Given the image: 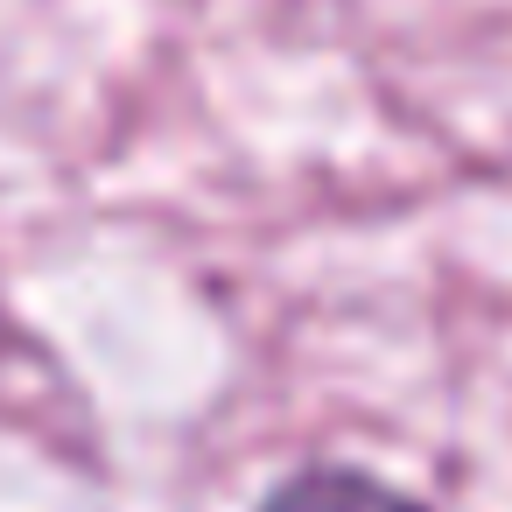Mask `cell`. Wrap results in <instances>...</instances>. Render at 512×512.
I'll use <instances>...</instances> for the list:
<instances>
[{
  "instance_id": "1",
  "label": "cell",
  "mask_w": 512,
  "mask_h": 512,
  "mask_svg": "<svg viewBox=\"0 0 512 512\" xmlns=\"http://www.w3.org/2000/svg\"><path fill=\"white\" fill-rule=\"evenodd\" d=\"M253 512H435L421 491L393 484L386 470L372 463H351V456H309L295 470H281Z\"/></svg>"
}]
</instances>
